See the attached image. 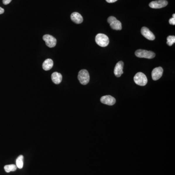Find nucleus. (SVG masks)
<instances>
[{
	"label": "nucleus",
	"instance_id": "f03ea898",
	"mask_svg": "<svg viewBox=\"0 0 175 175\" xmlns=\"http://www.w3.org/2000/svg\"><path fill=\"white\" fill-rule=\"evenodd\" d=\"M134 81L137 85L141 86H144L147 83V78L144 73L139 72L134 77Z\"/></svg>",
	"mask_w": 175,
	"mask_h": 175
},
{
	"label": "nucleus",
	"instance_id": "0eeeda50",
	"mask_svg": "<svg viewBox=\"0 0 175 175\" xmlns=\"http://www.w3.org/2000/svg\"><path fill=\"white\" fill-rule=\"evenodd\" d=\"M100 101L102 103L109 106H112L114 105L116 103V99H115V98L111 95L102 96V97L101 98Z\"/></svg>",
	"mask_w": 175,
	"mask_h": 175
},
{
	"label": "nucleus",
	"instance_id": "6e6552de",
	"mask_svg": "<svg viewBox=\"0 0 175 175\" xmlns=\"http://www.w3.org/2000/svg\"><path fill=\"white\" fill-rule=\"evenodd\" d=\"M141 33L144 37H145L148 40H153L155 39V37L153 33L146 27H143L142 28Z\"/></svg>",
	"mask_w": 175,
	"mask_h": 175
},
{
	"label": "nucleus",
	"instance_id": "f8f14e48",
	"mask_svg": "<svg viewBox=\"0 0 175 175\" xmlns=\"http://www.w3.org/2000/svg\"><path fill=\"white\" fill-rule=\"evenodd\" d=\"M52 81L56 84H59L61 82L62 80V76L61 74L58 72H54L51 76Z\"/></svg>",
	"mask_w": 175,
	"mask_h": 175
},
{
	"label": "nucleus",
	"instance_id": "6ab92c4d",
	"mask_svg": "<svg viewBox=\"0 0 175 175\" xmlns=\"http://www.w3.org/2000/svg\"><path fill=\"white\" fill-rule=\"evenodd\" d=\"M11 1L12 0H3V3L5 5H7L10 4Z\"/></svg>",
	"mask_w": 175,
	"mask_h": 175
},
{
	"label": "nucleus",
	"instance_id": "ddd939ff",
	"mask_svg": "<svg viewBox=\"0 0 175 175\" xmlns=\"http://www.w3.org/2000/svg\"><path fill=\"white\" fill-rule=\"evenodd\" d=\"M54 62L52 59H47L43 62L42 64V68L45 71H49L52 69L53 66Z\"/></svg>",
	"mask_w": 175,
	"mask_h": 175
},
{
	"label": "nucleus",
	"instance_id": "39448f33",
	"mask_svg": "<svg viewBox=\"0 0 175 175\" xmlns=\"http://www.w3.org/2000/svg\"><path fill=\"white\" fill-rule=\"evenodd\" d=\"M168 4V1L167 0H158L152 1L150 3L149 6L152 8L159 9L167 6Z\"/></svg>",
	"mask_w": 175,
	"mask_h": 175
},
{
	"label": "nucleus",
	"instance_id": "4468645a",
	"mask_svg": "<svg viewBox=\"0 0 175 175\" xmlns=\"http://www.w3.org/2000/svg\"><path fill=\"white\" fill-rule=\"evenodd\" d=\"M109 25L111 28L114 30H121L122 29V23L117 19L111 23Z\"/></svg>",
	"mask_w": 175,
	"mask_h": 175
},
{
	"label": "nucleus",
	"instance_id": "20e7f679",
	"mask_svg": "<svg viewBox=\"0 0 175 175\" xmlns=\"http://www.w3.org/2000/svg\"><path fill=\"white\" fill-rule=\"evenodd\" d=\"M78 79L81 84L87 85L90 81V75L88 71L83 69L80 71L78 75Z\"/></svg>",
	"mask_w": 175,
	"mask_h": 175
},
{
	"label": "nucleus",
	"instance_id": "9b49d317",
	"mask_svg": "<svg viewBox=\"0 0 175 175\" xmlns=\"http://www.w3.org/2000/svg\"><path fill=\"white\" fill-rule=\"evenodd\" d=\"M71 19L73 22L76 24H80L83 21L82 16L78 12H73L71 15Z\"/></svg>",
	"mask_w": 175,
	"mask_h": 175
},
{
	"label": "nucleus",
	"instance_id": "7ed1b4c3",
	"mask_svg": "<svg viewBox=\"0 0 175 175\" xmlns=\"http://www.w3.org/2000/svg\"><path fill=\"white\" fill-rule=\"evenodd\" d=\"M135 54L136 56L140 58L152 59L155 56V54L154 52L142 49H138L136 51Z\"/></svg>",
	"mask_w": 175,
	"mask_h": 175
},
{
	"label": "nucleus",
	"instance_id": "4be33fe9",
	"mask_svg": "<svg viewBox=\"0 0 175 175\" xmlns=\"http://www.w3.org/2000/svg\"><path fill=\"white\" fill-rule=\"evenodd\" d=\"M173 18H175V14H173Z\"/></svg>",
	"mask_w": 175,
	"mask_h": 175
},
{
	"label": "nucleus",
	"instance_id": "a211bd4d",
	"mask_svg": "<svg viewBox=\"0 0 175 175\" xmlns=\"http://www.w3.org/2000/svg\"><path fill=\"white\" fill-rule=\"evenodd\" d=\"M169 23L170 25H175V18H171L169 20Z\"/></svg>",
	"mask_w": 175,
	"mask_h": 175
},
{
	"label": "nucleus",
	"instance_id": "9d476101",
	"mask_svg": "<svg viewBox=\"0 0 175 175\" xmlns=\"http://www.w3.org/2000/svg\"><path fill=\"white\" fill-rule=\"evenodd\" d=\"M123 62L122 61H119L115 65L114 70V73L115 76L119 78L122 76L123 73Z\"/></svg>",
	"mask_w": 175,
	"mask_h": 175
},
{
	"label": "nucleus",
	"instance_id": "aec40b11",
	"mask_svg": "<svg viewBox=\"0 0 175 175\" xmlns=\"http://www.w3.org/2000/svg\"><path fill=\"white\" fill-rule=\"evenodd\" d=\"M106 1L109 3H115L116 1H117L118 0H106Z\"/></svg>",
	"mask_w": 175,
	"mask_h": 175
},
{
	"label": "nucleus",
	"instance_id": "1a4fd4ad",
	"mask_svg": "<svg viewBox=\"0 0 175 175\" xmlns=\"http://www.w3.org/2000/svg\"><path fill=\"white\" fill-rule=\"evenodd\" d=\"M163 69L161 67H157L154 69L152 72V78L153 80H158L162 76L163 73Z\"/></svg>",
	"mask_w": 175,
	"mask_h": 175
},
{
	"label": "nucleus",
	"instance_id": "f3484780",
	"mask_svg": "<svg viewBox=\"0 0 175 175\" xmlns=\"http://www.w3.org/2000/svg\"><path fill=\"white\" fill-rule=\"evenodd\" d=\"M175 42V36H169L167 37V44L169 46L172 45Z\"/></svg>",
	"mask_w": 175,
	"mask_h": 175
},
{
	"label": "nucleus",
	"instance_id": "412c9836",
	"mask_svg": "<svg viewBox=\"0 0 175 175\" xmlns=\"http://www.w3.org/2000/svg\"><path fill=\"white\" fill-rule=\"evenodd\" d=\"M4 9H3V8H1V7H0V15L3 14V13H4Z\"/></svg>",
	"mask_w": 175,
	"mask_h": 175
},
{
	"label": "nucleus",
	"instance_id": "2eb2a0df",
	"mask_svg": "<svg viewBox=\"0 0 175 175\" xmlns=\"http://www.w3.org/2000/svg\"><path fill=\"white\" fill-rule=\"evenodd\" d=\"M16 166L19 169H22L23 167V156L20 155L16 159Z\"/></svg>",
	"mask_w": 175,
	"mask_h": 175
},
{
	"label": "nucleus",
	"instance_id": "423d86ee",
	"mask_svg": "<svg viewBox=\"0 0 175 175\" xmlns=\"http://www.w3.org/2000/svg\"><path fill=\"white\" fill-rule=\"evenodd\" d=\"M43 40H44L46 45L50 48H53L56 44V40L53 36L50 35H45L43 37Z\"/></svg>",
	"mask_w": 175,
	"mask_h": 175
},
{
	"label": "nucleus",
	"instance_id": "dca6fc26",
	"mask_svg": "<svg viewBox=\"0 0 175 175\" xmlns=\"http://www.w3.org/2000/svg\"><path fill=\"white\" fill-rule=\"evenodd\" d=\"M17 167L15 164H9L6 165L4 167V169L6 173H9L10 172H13L16 171Z\"/></svg>",
	"mask_w": 175,
	"mask_h": 175
},
{
	"label": "nucleus",
	"instance_id": "f257e3e1",
	"mask_svg": "<svg viewBox=\"0 0 175 175\" xmlns=\"http://www.w3.org/2000/svg\"><path fill=\"white\" fill-rule=\"evenodd\" d=\"M95 42L99 46L106 47L109 44V40L108 36L104 34H98L95 37Z\"/></svg>",
	"mask_w": 175,
	"mask_h": 175
}]
</instances>
